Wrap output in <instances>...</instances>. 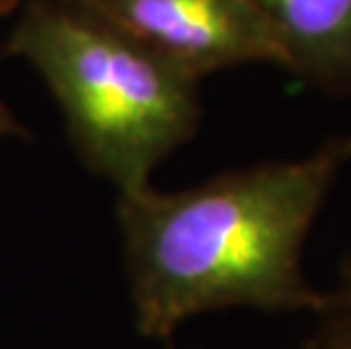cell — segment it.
<instances>
[{"label": "cell", "mask_w": 351, "mask_h": 349, "mask_svg": "<svg viewBox=\"0 0 351 349\" xmlns=\"http://www.w3.org/2000/svg\"><path fill=\"white\" fill-rule=\"evenodd\" d=\"M351 163V136L304 159L231 170L197 186L121 193L118 220L143 336L168 340L186 317L227 306L317 311L304 277L306 236Z\"/></svg>", "instance_id": "obj_1"}, {"label": "cell", "mask_w": 351, "mask_h": 349, "mask_svg": "<svg viewBox=\"0 0 351 349\" xmlns=\"http://www.w3.org/2000/svg\"><path fill=\"white\" fill-rule=\"evenodd\" d=\"M7 53L39 71L82 161L121 193L150 186L156 163L195 136L199 80L141 41L98 0H29Z\"/></svg>", "instance_id": "obj_2"}, {"label": "cell", "mask_w": 351, "mask_h": 349, "mask_svg": "<svg viewBox=\"0 0 351 349\" xmlns=\"http://www.w3.org/2000/svg\"><path fill=\"white\" fill-rule=\"evenodd\" d=\"M98 3L141 41L197 80L243 64H274L286 69L279 41L252 0Z\"/></svg>", "instance_id": "obj_3"}, {"label": "cell", "mask_w": 351, "mask_h": 349, "mask_svg": "<svg viewBox=\"0 0 351 349\" xmlns=\"http://www.w3.org/2000/svg\"><path fill=\"white\" fill-rule=\"evenodd\" d=\"M286 69L328 95H351V0H252Z\"/></svg>", "instance_id": "obj_4"}, {"label": "cell", "mask_w": 351, "mask_h": 349, "mask_svg": "<svg viewBox=\"0 0 351 349\" xmlns=\"http://www.w3.org/2000/svg\"><path fill=\"white\" fill-rule=\"evenodd\" d=\"M315 313L317 324L308 349H351V252L342 261L338 284L331 293H324Z\"/></svg>", "instance_id": "obj_5"}, {"label": "cell", "mask_w": 351, "mask_h": 349, "mask_svg": "<svg viewBox=\"0 0 351 349\" xmlns=\"http://www.w3.org/2000/svg\"><path fill=\"white\" fill-rule=\"evenodd\" d=\"M21 5V0H0V14H10ZM27 132L23 125L16 121V116L12 114L10 107L0 100V136H25Z\"/></svg>", "instance_id": "obj_6"}]
</instances>
